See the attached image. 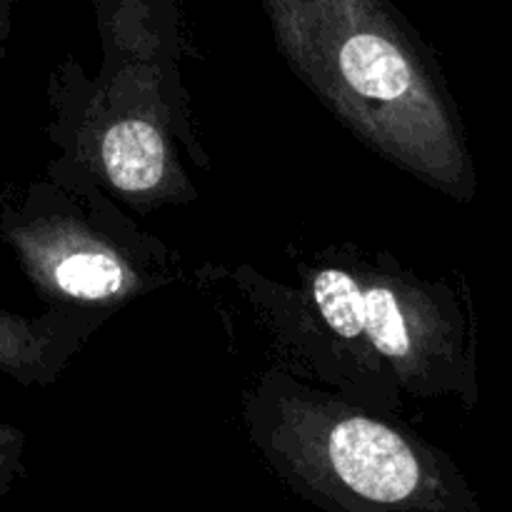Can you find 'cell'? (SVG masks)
<instances>
[{
	"instance_id": "cell-1",
	"label": "cell",
	"mask_w": 512,
	"mask_h": 512,
	"mask_svg": "<svg viewBox=\"0 0 512 512\" xmlns=\"http://www.w3.org/2000/svg\"><path fill=\"white\" fill-rule=\"evenodd\" d=\"M243 303L275 365L365 408L403 398L478 403L468 295L405 268L388 250L335 243L293 263V283L253 265H210Z\"/></svg>"
},
{
	"instance_id": "cell-2",
	"label": "cell",
	"mask_w": 512,
	"mask_h": 512,
	"mask_svg": "<svg viewBox=\"0 0 512 512\" xmlns=\"http://www.w3.org/2000/svg\"><path fill=\"white\" fill-rule=\"evenodd\" d=\"M305 88L360 143L428 188L470 203L473 155L443 68L390 0H258Z\"/></svg>"
},
{
	"instance_id": "cell-3",
	"label": "cell",
	"mask_w": 512,
	"mask_h": 512,
	"mask_svg": "<svg viewBox=\"0 0 512 512\" xmlns=\"http://www.w3.org/2000/svg\"><path fill=\"white\" fill-rule=\"evenodd\" d=\"M248 438L298 498L345 512H480L458 465L395 420L273 365L240 393Z\"/></svg>"
},
{
	"instance_id": "cell-4",
	"label": "cell",
	"mask_w": 512,
	"mask_h": 512,
	"mask_svg": "<svg viewBox=\"0 0 512 512\" xmlns=\"http://www.w3.org/2000/svg\"><path fill=\"white\" fill-rule=\"evenodd\" d=\"M0 243L48 308L100 313L183 278L180 258L108 193L53 178L0 188Z\"/></svg>"
},
{
	"instance_id": "cell-5",
	"label": "cell",
	"mask_w": 512,
	"mask_h": 512,
	"mask_svg": "<svg viewBox=\"0 0 512 512\" xmlns=\"http://www.w3.org/2000/svg\"><path fill=\"white\" fill-rule=\"evenodd\" d=\"M45 135L60 158L45 175L115 195L148 215L198 198L168 120L128 90L103 83L65 55L48 75Z\"/></svg>"
},
{
	"instance_id": "cell-6",
	"label": "cell",
	"mask_w": 512,
	"mask_h": 512,
	"mask_svg": "<svg viewBox=\"0 0 512 512\" xmlns=\"http://www.w3.org/2000/svg\"><path fill=\"white\" fill-rule=\"evenodd\" d=\"M93 5L103 45L98 78L153 105L168 120L183 153L208 168L180 75L178 0H93Z\"/></svg>"
},
{
	"instance_id": "cell-7",
	"label": "cell",
	"mask_w": 512,
	"mask_h": 512,
	"mask_svg": "<svg viewBox=\"0 0 512 512\" xmlns=\"http://www.w3.org/2000/svg\"><path fill=\"white\" fill-rule=\"evenodd\" d=\"M105 320L78 310L20 315L0 308V373L23 388H48Z\"/></svg>"
},
{
	"instance_id": "cell-8",
	"label": "cell",
	"mask_w": 512,
	"mask_h": 512,
	"mask_svg": "<svg viewBox=\"0 0 512 512\" xmlns=\"http://www.w3.org/2000/svg\"><path fill=\"white\" fill-rule=\"evenodd\" d=\"M25 475V433L0 423V503Z\"/></svg>"
},
{
	"instance_id": "cell-9",
	"label": "cell",
	"mask_w": 512,
	"mask_h": 512,
	"mask_svg": "<svg viewBox=\"0 0 512 512\" xmlns=\"http://www.w3.org/2000/svg\"><path fill=\"white\" fill-rule=\"evenodd\" d=\"M23 0H0V60H3L5 48H8L10 33H13L15 10Z\"/></svg>"
}]
</instances>
